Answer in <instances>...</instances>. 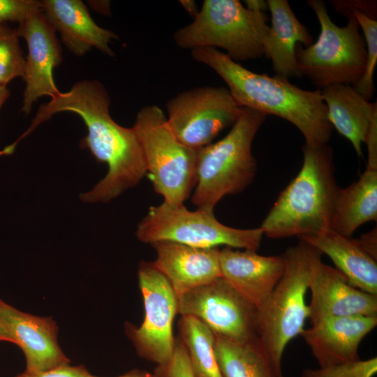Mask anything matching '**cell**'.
Listing matches in <instances>:
<instances>
[{
	"label": "cell",
	"instance_id": "24",
	"mask_svg": "<svg viewBox=\"0 0 377 377\" xmlns=\"http://www.w3.org/2000/svg\"><path fill=\"white\" fill-rule=\"evenodd\" d=\"M214 350L223 377H277L258 339L237 343L215 336Z\"/></svg>",
	"mask_w": 377,
	"mask_h": 377
},
{
	"label": "cell",
	"instance_id": "21",
	"mask_svg": "<svg viewBox=\"0 0 377 377\" xmlns=\"http://www.w3.org/2000/svg\"><path fill=\"white\" fill-rule=\"evenodd\" d=\"M320 91L332 127L347 138L357 155L362 157V145L377 117L376 102L370 103L349 84H334Z\"/></svg>",
	"mask_w": 377,
	"mask_h": 377
},
{
	"label": "cell",
	"instance_id": "22",
	"mask_svg": "<svg viewBox=\"0 0 377 377\" xmlns=\"http://www.w3.org/2000/svg\"><path fill=\"white\" fill-rule=\"evenodd\" d=\"M331 258L353 287L377 295L376 260L367 253L357 239L332 230L316 235L299 237Z\"/></svg>",
	"mask_w": 377,
	"mask_h": 377
},
{
	"label": "cell",
	"instance_id": "2",
	"mask_svg": "<svg viewBox=\"0 0 377 377\" xmlns=\"http://www.w3.org/2000/svg\"><path fill=\"white\" fill-rule=\"evenodd\" d=\"M194 60L212 68L226 83L242 107L273 114L292 123L301 132L305 144L325 145L332 126L320 89H302L278 75L269 77L243 67L217 48L191 50Z\"/></svg>",
	"mask_w": 377,
	"mask_h": 377
},
{
	"label": "cell",
	"instance_id": "13",
	"mask_svg": "<svg viewBox=\"0 0 377 377\" xmlns=\"http://www.w3.org/2000/svg\"><path fill=\"white\" fill-rule=\"evenodd\" d=\"M17 31L28 46L22 77L25 89L21 109L27 115L39 98H53L60 92L54 82L53 70L62 61L61 47L55 29L42 10L30 15L19 24Z\"/></svg>",
	"mask_w": 377,
	"mask_h": 377
},
{
	"label": "cell",
	"instance_id": "28",
	"mask_svg": "<svg viewBox=\"0 0 377 377\" xmlns=\"http://www.w3.org/2000/svg\"><path fill=\"white\" fill-rule=\"evenodd\" d=\"M377 373V357L304 369L300 377H374Z\"/></svg>",
	"mask_w": 377,
	"mask_h": 377
},
{
	"label": "cell",
	"instance_id": "6",
	"mask_svg": "<svg viewBox=\"0 0 377 377\" xmlns=\"http://www.w3.org/2000/svg\"><path fill=\"white\" fill-rule=\"evenodd\" d=\"M193 19L173 34L179 47H221L236 62L265 55L269 27L263 13L251 11L237 0H205Z\"/></svg>",
	"mask_w": 377,
	"mask_h": 377
},
{
	"label": "cell",
	"instance_id": "29",
	"mask_svg": "<svg viewBox=\"0 0 377 377\" xmlns=\"http://www.w3.org/2000/svg\"><path fill=\"white\" fill-rule=\"evenodd\" d=\"M43 3L36 0H0V24L24 21L32 13L42 10Z\"/></svg>",
	"mask_w": 377,
	"mask_h": 377
},
{
	"label": "cell",
	"instance_id": "15",
	"mask_svg": "<svg viewBox=\"0 0 377 377\" xmlns=\"http://www.w3.org/2000/svg\"><path fill=\"white\" fill-rule=\"evenodd\" d=\"M309 290L311 325L334 317L377 316V295L353 287L342 273L322 260L313 267Z\"/></svg>",
	"mask_w": 377,
	"mask_h": 377
},
{
	"label": "cell",
	"instance_id": "25",
	"mask_svg": "<svg viewBox=\"0 0 377 377\" xmlns=\"http://www.w3.org/2000/svg\"><path fill=\"white\" fill-rule=\"evenodd\" d=\"M178 329L193 377H223L214 353L215 336L212 330L191 316H181Z\"/></svg>",
	"mask_w": 377,
	"mask_h": 377
},
{
	"label": "cell",
	"instance_id": "30",
	"mask_svg": "<svg viewBox=\"0 0 377 377\" xmlns=\"http://www.w3.org/2000/svg\"><path fill=\"white\" fill-rule=\"evenodd\" d=\"M152 374L154 377H193L186 349L179 339L171 359L164 364L156 365Z\"/></svg>",
	"mask_w": 377,
	"mask_h": 377
},
{
	"label": "cell",
	"instance_id": "31",
	"mask_svg": "<svg viewBox=\"0 0 377 377\" xmlns=\"http://www.w3.org/2000/svg\"><path fill=\"white\" fill-rule=\"evenodd\" d=\"M87 369L82 366L64 365L44 371L29 372L24 371L15 377H92Z\"/></svg>",
	"mask_w": 377,
	"mask_h": 377
},
{
	"label": "cell",
	"instance_id": "32",
	"mask_svg": "<svg viewBox=\"0 0 377 377\" xmlns=\"http://www.w3.org/2000/svg\"><path fill=\"white\" fill-rule=\"evenodd\" d=\"M331 2L334 9L346 17L353 15V13L357 10L376 19V1H331Z\"/></svg>",
	"mask_w": 377,
	"mask_h": 377
},
{
	"label": "cell",
	"instance_id": "1",
	"mask_svg": "<svg viewBox=\"0 0 377 377\" xmlns=\"http://www.w3.org/2000/svg\"><path fill=\"white\" fill-rule=\"evenodd\" d=\"M110 99L98 80H82L66 92H59L41 104L28 129L14 142L17 145L40 124L61 112H72L84 122L88 133L80 146L87 149L98 162L105 163V176L87 193L80 194L86 202H108L136 186L147 173L142 147L131 128L118 124L110 116Z\"/></svg>",
	"mask_w": 377,
	"mask_h": 377
},
{
	"label": "cell",
	"instance_id": "26",
	"mask_svg": "<svg viewBox=\"0 0 377 377\" xmlns=\"http://www.w3.org/2000/svg\"><path fill=\"white\" fill-rule=\"evenodd\" d=\"M17 29L0 24V85L7 86L14 78L23 77L25 59Z\"/></svg>",
	"mask_w": 377,
	"mask_h": 377
},
{
	"label": "cell",
	"instance_id": "19",
	"mask_svg": "<svg viewBox=\"0 0 377 377\" xmlns=\"http://www.w3.org/2000/svg\"><path fill=\"white\" fill-rule=\"evenodd\" d=\"M42 11L62 42L76 56H82L96 47L110 57L114 52L110 47L112 40L119 39L114 32L98 26L80 0H44Z\"/></svg>",
	"mask_w": 377,
	"mask_h": 377
},
{
	"label": "cell",
	"instance_id": "5",
	"mask_svg": "<svg viewBox=\"0 0 377 377\" xmlns=\"http://www.w3.org/2000/svg\"><path fill=\"white\" fill-rule=\"evenodd\" d=\"M266 116L242 107L225 137L197 149L196 184L191 201L198 209L214 212L224 196L239 193L252 182L257 172L252 143Z\"/></svg>",
	"mask_w": 377,
	"mask_h": 377
},
{
	"label": "cell",
	"instance_id": "12",
	"mask_svg": "<svg viewBox=\"0 0 377 377\" xmlns=\"http://www.w3.org/2000/svg\"><path fill=\"white\" fill-rule=\"evenodd\" d=\"M178 313L193 316L215 336L247 343L257 340L258 309L222 276L177 295Z\"/></svg>",
	"mask_w": 377,
	"mask_h": 377
},
{
	"label": "cell",
	"instance_id": "7",
	"mask_svg": "<svg viewBox=\"0 0 377 377\" xmlns=\"http://www.w3.org/2000/svg\"><path fill=\"white\" fill-rule=\"evenodd\" d=\"M133 128L154 191L162 195L163 202L184 204L196 184L198 149L189 147L177 138L163 110L156 105L142 108Z\"/></svg>",
	"mask_w": 377,
	"mask_h": 377
},
{
	"label": "cell",
	"instance_id": "16",
	"mask_svg": "<svg viewBox=\"0 0 377 377\" xmlns=\"http://www.w3.org/2000/svg\"><path fill=\"white\" fill-rule=\"evenodd\" d=\"M377 325V316H351L321 320L301 336L319 367L356 361L363 339Z\"/></svg>",
	"mask_w": 377,
	"mask_h": 377
},
{
	"label": "cell",
	"instance_id": "20",
	"mask_svg": "<svg viewBox=\"0 0 377 377\" xmlns=\"http://www.w3.org/2000/svg\"><path fill=\"white\" fill-rule=\"evenodd\" d=\"M271 27L264 38L265 55L271 59L276 75L287 78L302 76L296 59L298 44L304 47L313 41L307 29L298 20L287 0H268Z\"/></svg>",
	"mask_w": 377,
	"mask_h": 377
},
{
	"label": "cell",
	"instance_id": "3",
	"mask_svg": "<svg viewBox=\"0 0 377 377\" xmlns=\"http://www.w3.org/2000/svg\"><path fill=\"white\" fill-rule=\"evenodd\" d=\"M303 164L281 192L260 228L269 238L319 235L331 230L339 191L327 144L302 147Z\"/></svg>",
	"mask_w": 377,
	"mask_h": 377
},
{
	"label": "cell",
	"instance_id": "37",
	"mask_svg": "<svg viewBox=\"0 0 377 377\" xmlns=\"http://www.w3.org/2000/svg\"><path fill=\"white\" fill-rule=\"evenodd\" d=\"M179 2L190 16L193 18L197 16L200 10L195 1L181 0Z\"/></svg>",
	"mask_w": 377,
	"mask_h": 377
},
{
	"label": "cell",
	"instance_id": "10",
	"mask_svg": "<svg viewBox=\"0 0 377 377\" xmlns=\"http://www.w3.org/2000/svg\"><path fill=\"white\" fill-rule=\"evenodd\" d=\"M138 277L145 317L141 325L126 324V333L138 355L156 365L167 363L176 344L172 325L178 313L177 295L153 262L139 264Z\"/></svg>",
	"mask_w": 377,
	"mask_h": 377
},
{
	"label": "cell",
	"instance_id": "36",
	"mask_svg": "<svg viewBox=\"0 0 377 377\" xmlns=\"http://www.w3.org/2000/svg\"><path fill=\"white\" fill-rule=\"evenodd\" d=\"M90 6L97 12L103 15H110V6L109 1H89Z\"/></svg>",
	"mask_w": 377,
	"mask_h": 377
},
{
	"label": "cell",
	"instance_id": "38",
	"mask_svg": "<svg viewBox=\"0 0 377 377\" xmlns=\"http://www.w3.org/2000/svg\"><path fill=\"white\" fill-rule=\"evenodd\" d=\"M92 377L98 376H93ZM117 377H154V375L152 373H149L146 371L135 369Z\"/></svg>",
	"mask_w": 377,
	"mask_h": 377
},
{
	"label": "cell",
	"instance_id": "18",
	"mask_svg": "<svg viewBox=\"0 0 377 377\" xmlns=\"http://www.w3.org/2000/svg\"><path fill=\"white\" fill-rule=\"evenodd\" d=\"M151 245L156 254L154 264L177 295L221 276L218 247L198 248L168 241Z\"/></svg>",
	"mask_w": 377,
	"mask_h": 377
},
{
	"label": "cell",
	"instance_id": "27",
	"mask_svg": "<svg viewBox=\"0 0 377 377\" xmlns=\"http://www.w3.org/2000/svg\"><path fill=\"white\" fill-rule=\"evenodd\" d=\"M366 41L367 61L364 73L353 86L365 99L369 101L374 96V74L377 61V20L359 11L353 13Z\"/></svg>",
	"mask_w": 377,
	"mask_h": 377
},
{
	"label": "cell",
	"instance_id": "35",
	"mask_svg": "<svg viewBox=\"0 0 377 377\" xmlns=\"http://www.w3.org/2000/svg\"><path fill=\"white\" fill-rule=\"evenodd\" d=\"M244 3L245 8L253 12L263 13L266 8H268L267 1L246 0Z\"/></svg>",
	"mask_w": 377,
	"mask_h": 377
},
{
	"label": "cell",
	"instance_id": "39",
	"mask_svg": "<svg viewBox=\"0 0 377 377\" xmlns=\"http://www.w3.org/2000/svg\"><path fill=\"white\" fill-rule=\"evenodd\" d=\"M10 90L7 86L0 85V110L10 96Z\"/></svg>",
	"mask_w": 377,
	"mask_h": 377
},
{
	"label": "cell",
	"instance_id": "14",
	"mask_svg": "<svg viewBox=\"0 0 377 377\" xmlns=\"http://www.w3.org/2000/svg\"><path fill=\"white\" fill-rule=\"evenodd\" d=\"M0 323L12 343L22 350L26 371H44L69 364L70 360L58 343V327L52 318L22 312L0 299Z\"/></svg>",
	"mask_w": 377,
	"mask_h": 377
},
{
	"label": "cell",
	"instance_id": "9",
	"mask_svg": "<svg viewBox=\"0 0 377 377\" xmlns=\"http://www.w3.org/2000/svg\"><path fill=\"white\" fill-rule=\"evenodd\" d=\"M138 240L146 244L174 242L198 248L220 245L257 251L263 236L260 227L239 229L220 223L214 212L188 210L184 204L151 206L138 223Z\"/></svg>",
	"mask_w": 377,
	"mask_h": 377
},
{
	"label": "cell",
	"instance_id": "17",
	"mask_svg": "<svg viewBox=\"0 0 377 377\" xmlns=\"http://www.w3.org/2000/svg\"><path fill=\"white\" fill-rule=\"evenodd\" d=\"M221 276L257 309L269 296L281 278L285 263L283 254L261 256L255 251L220 250Z\"/></svg>",
	"mask_w": 377,
	"mask_h": 377
},
{
	"label": "cell",
	"instance_id": "11",
	"mask_svg": "<svg viewBox=\"0 0 377 377\" xmlns=\"http://www.w3.org/2000/svg\"><path fill=\"white\" fill-rule=\"evenodd\" d=\"M165 108L168 125L177 138L197 149L232 126L242 107L227 88L206 86L178 94L167 101Z\"/></svg>",
	"mask_w": 377,
	"mask_h": 377
},
{
	"label": "cell",
	"instance_id": "23",
	"mask_svg": "<svg viewBox=\"0 0 377 377\" xmlns=\"http://www.w3.org/2000/svg\"><path fill=\"white\" fill-rule=\"evenodd\" d=\"M377 219V169L366 168L359 179L339 188L331 230L351 237L362 224Z\"/></svg>",
	"mask_w": 377,
	"mask_h": 377
},
{
	"label": "cell",
	"instance_id": "34",
	"mask_svg": "<svg viewBox=\"0 0 377 377\" xmlns=\"http://www.w3.org/2000/svg\"><path fill=\"white\" fill-rule=\"evenodd\" d=\"M376 228L357 239L362 249L375 260H377Z\"/></svg>",
	"mask_w": 377,
	"mask_h": 377
},
{
	"label": "cell",
	"instance_id": "4",
	"mask_svg": "<svg viewBox=\"0 0 377 377\" xmlns=\"http://www.w3.org/2000/svg\"><path fill=\"white\" fill-rule=\"evenodd\" d=\"M322 253L304 240L283 253L285 269L272 292L258 309V337L277 377L288 343L304 330L309 318L306 294L312 271Z\"/></svg>",
	"mask_w": 377,
	"mask_h": 377
},
{
	"label": "cell",
	"instance_id": "8",
	"mask_svg": "<svg viewBox=\"0 0 377 377\" xmlns=\"http://www.w3.org/2000/svg\"><path fill=\"white\" fill-rule=\"evenodd\" d=\"M307 4L318 20L320 33L309 47L297 45L296 59L302 76L320 89L334 84L354 86L362 76L367 61L366 44L355 17H347V24L340 27L331 20L325 2L309 0Z\"/></svg>",
	"mask_w": 377,
	"mask_h": 377
},
{
	"label": "cell",
	"instance_id": "33",
	"mask_svg": "<svg viewBox=\"0 0 377 377\" xmlns=\"http://www.w3.org/2000/svg\"><path fill=\"white\" fill-rule=\"evenodd\" d=\"M365 143L367 145V168L377 169V117L371 123Z\"/></svg>",
	"mask_w": 377,
	"mask_h": 377
},
{
	"label": "cell",
	"instance_id": "40",
	"mask_svg": "<svg viewBox=\"0 0 377 377\" xmlns=\"http://www.w3.org/2000/svg\"><path fill=\"white\" fill-rule=\"evenodd\" d=\"M0 341H8L12 343L10 337L6 333L5 329L0 323Z\"/></svg>",
	"mask_w": 377,
	"mask_h": 377
}]
</instances>
